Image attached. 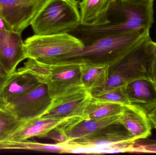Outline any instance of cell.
Instances as JSON below:
<instances>
[{"mask_svg":"<svg viewBox=\"0 0 156 155\" xmlns=\"http://www.w3.org/2000/svg\"><path fill=\"white\" fill-rule=\"evenodd\" d=\"M134 137L121 124H114L86 137L64 144L70 153L101 154L129 152Z\"/></svg>","mask_w":156,"mask_h":155,"instance_id":"cell-6","label":"cell"},{"mask_svg":"<svg viewBox=\"0 0 156 155\" xmlns=\"http://www.w3.org/2000/svg\"><path fill=\"white\" fill-rule=\"evenodd\" d=\"M147 115L152 126L156 130V106Z\"/></svg>","mask_w":156,"mask_h":155,"instance_id":"cell-27","label":"cell"},{"mask_svg":"<svg viewBox=\"0 0 156 155\" xmlns=\"http://www.w3.org/2000/svg\"><path fill=\"white\" fill-rule=\"evenodd\" d=\"M27 59L23 66L15 72L30 74L40 83L45 84L51 99L85 89L81 81V64H48L35 59Z\"/></svg>","mask_w":156,"mask_h":155,"instance_id":"cell-4","label":"cell"},{"mask_svg":"<svg viewBox=\"0 0 156 155\" xmlns=\"http://www.w3.org/2000/svg\"><path fill=\"white\" fill-rule=\"evenodd\" d=\"M120 115L97 120H86L81 117L72 118L64 126L68 141L76 140L93 134L119 122Z\"/></svg>","mask_w":156,"mask_h":155,"instance_id":"cell-15","label":"cell"},{"mask_svg":"<svg viewBox=\"0 0 156 155\" xmlns=\"http://www.w3.org/2000/svg\"><path fill=\"white\" fill-rule=\"evenodd\" d=\"M39 83L34 76L30 74L15 72L11 75L0 92V99L6 105L13 99L32 90Z\"/></svg>","mask_w":156,"mask_h":155,"instance_id":"cell-17","label":"cell"},{"mask_svg":"<svg viewBox=\"0 0 156 155\" xmlns=\"http://www.w3.org/2000/svg\"><path fill=\"white\" fill-rule=\"evenodd\" d=\"M91 96L94 98L103 102L115 103L123 106L130 104L125 92L124 86Z\"/></svg>","mask_w":156,"mask_h":155,"instance_id":"cell-22","label":"cell"},{"mask_svg":"<svg viewBox=\"0 0 156 155\" xmlns=\"http://www.w3.org/2000/svg\"><path fill=\"white\" fill-rule=\"evenodd\" d=\"M84 44L69 33L37 35H34L24 42L26 57L39 61L66 57L77 53Z\"/></svg>","mask_w":156,"mask_h":155,"instance_id":"cell-7","label":"cell"},{"mask_svg":"<svg viewBox=\"0 0 156 155\" xmlns=\"http://www.w3.org/2000/svg\"><path fill=\"white\" fill-rule=\"evenodd\" d=\"M69 121L63 124L62 125L57 126L54 129H52L48 133L46 137H48L49 139L53 140L54 142H55V143L62 144L68 142L69 138L67 135L66 134L64 128V126L68 123Z\"/></svg>","mask_w":156,"mask_h":155,"instance_id":"cell-24","label":"cell"},{"mask_svg":"<svg viewBox=\"0 0 156 155\" xmlns=\"http://www.w3.org/2000/svg\"><path fill=\"white\" fill-rule=\"evenodd\" d=\"M91 95L85 89L52 99L46 111L40 117L53 119L82 118L84 108Z\"/></svg>","mask_w":156,"mask_h":155,"instance_id":"cell-11","label":"cell"},{"mask_svg":"<svg viewBox=\"0 0 156 155\" xmlns=\"http://www.w3.org/2000/svg\"><path fill=\"white\" fill-rule=\"evenodd\" d=\"M0 108H1V109H7L6 105L1 101V99H0Z\"/></svg>","mask_w":156,"mask_h":155,"instance_id":"cell-28","label":"cell"},{"mask_svg":"<svg viewBox=\"0 0 156 155\" xmlns=\"http://www.w3.org/2000/svg\"><path fill=\"white\" fill-rule=\"evenodd\" d=\"M152 42L150 33L137 40L123 57L110 66L106 83L93 90L91 95L124 86L137 78L148 77V68L153 56Z\"/></svg>","mask_w":156,"mask_h":155,"instance_id":"cell-3","label":"cell"},{"mask_svg":"<svg viewBox=\"0 0 156 155\" xmlns=\"http://www.w3.org/2000/svg\"><path fill=\"white\" fill-rule=\"evenodd\" d=\"M138 143L135 141L130 148L129 152H141V153H156V141L147 140Z\"/></svg>","mask_w":156,"mask_h":155,"instance_id":"cell-23","label":"cell"},{"mask_svg":"<svg viewBox=\"0 0 156 155\" xmlns=\"http://www.w3.org/2000/svg\"><path fill=\"white\" fill-rule=\"evenodd\" d=\"M130 104L148 114L156 106V86L148 77L137 78L124 86Z\"/></svg>","mask_w":156,"mask_h":155,"instance_id":"cell-12","label":"cell"},{"mask_svg":"<svg viewBox=\"0 0 156 155\" xmlns=\"http://www.w3.org/2000/svg\"><path fill=\"white\" fill-rule=\"evenodd\" d=\"M123 105L100 101L91 96L83 111V119L97 120L120 115Z\"/></svg>","mask_w":156,"mask_h":155,"instance_id":"cell-19","label":"cell"},{"mask_svg":"<svg viewBox=\"0 0 156 155\" xmlns=\"http://www.w3.org/2000/svg\"><path fill=\"white\" fill-rule=\"evenodd\" d=\"M148 1H153V2H154V0H148Z\"/></svg>","mask_w":156,"mask_h":155,"instance_id":"cell-30","label":"cell"},{"mask_svg":"<svg viewBox=\"0 0 156 155\" xmlns=\"http://www.w3.org/2000/svg\"><path fill=\"white\" fill-rule=\"evenodd\" d=\"M154 22L153 1L114 0L108 11L107 23L91 27L80 25L69 33L86 45L110 35L131 32H150Z\"/></svg>","mask_w":156,"mask_h":155,"instance_id":"cell-1","label":"cell"},{"mask_svg":"<svg viewBox=\"0 0 156 155\" xmlns=\"http://www.w3.org/2000/svg\"><path fill=\"white\" fill-rule=\"evenodd\" d=\"M114 0H83L79 2L80 25L99 26L107 23V15Z\"/></svg>","mask_w":156,"mask_h":155,"instance_id":"cell-16","label":"cell"},{"mask_svg":"<svg viewBox=\"0 0 156 155\" xmlns=\"http://www.w3.org/2000/svg\"><path fill=\"white\" fill-rule=\"evenodd\" d=\"M28 150L58 153H70L64 144L42 143L28 140L2 141L0 142V150Z\"/></svg>","mask_w":156,"mask_h":155,"instance_id":"cell-20","label":"cell"},{"mask_svg":"<svg viewBox=\"0 0 156 155\" xmlns=\"http://www.w3.org/2000/svg\"><path fill=\"white\" fill-rule=\"evenodd\" d=\"M47 0H0V18L22 33L31 25Z\"/></svg>","mask_w":156,"mask_h":155,"instance_id":"cell-9","label":"cell"},{"mask_svg":"<svg viewBox=\"0 0 156 155\" xmlns=\"http://www.w3.org/2000/svg\"><path fill=\"white\" fill-rule=\"evenodd\" d=\"M47 86L40 83L26 93L16 97L6 104V108L20 121L39 117L51 104Z\"/></svg>","mask_w":156,"mask_h":155,"instance_id":"cell-8","label":"cell"},{"mask_svg":"<svg viewBox=\"0 0 156 155\" xmlns=\"http://www.w3.org/2000/svg\"><path fill=\"white\" fill-rule=\"evenodd\" d=\"M78 2H82V1H83V0H77Z\"/></svg>","mask_w":156,"mask_h":155,"instance_id":"cell-29","label":"cell"},{"mask_svg":"<svg viewBox=\"0 0 156 155\" xmlns=\"http://www.w3.org/2000/svg\"><path fill=\"white\" fill-rule=\"evenodd\" d=\"M119 122L136 140L147 138L152 134L153 126L147 114L135 106H124Z\"/></svg>","mask_w":156,"mask_h":155,"instance_id":"cell-13","label":"cell"},{"mask_svg":"<svg viewBox=\"0 0 156 155\" xmlns=\"http://www.w3.org/2000/svg\"><path fill=\"white\" fill-rule=\"evenodd\" d=\"M0 61V92L11 76Z\"/></svg>","mask_w":156,"mask_h":155,"instance_id":"cell-26","label":"cell"},{"mask_svg":"<svg viewBox=\"0 0 156 155\" xmlns=\"http://www.w3.org/2000/svg\"><path fill=\"white\" fill-rule=\"evenodd\" d=\"M69 119L60 120L39 117L23 121L20 126L4 141H22L34 137H46L49 131L62 125Z\"/></svg>","mask_w":156,"mask_h":155,"instance_id":"cell-14","label":"cell"},{"mask_svg":"<svg viewBox=\"0 0 156 155\" xmlns=\"http://www.w3.org/2000/svg\"><path fill=\"white\" fill-rule=\"evenodd\" d=\"M23 122L10 110L0 108V142L7 139Z\"/></svg>","mask_w":156,"mask_h":155,"instance_id":"cell-21","label":"cell"},{"mask_svg":"<svg viewBox=\"0 0 156 155\" xmlns=\"http://www.w3.org/2000/svg\"><path fill=\"white\" fill-rule=\"evenodd\" d=\"M109 68L107 65H81L80 79L84 89L90 93L103 86L109 77Z\"/></svg>","mask_w":156,"mask_h":155,"instance_id":"cell-18","label":"cell"},{"mask_svg":"<svg viewBox=\"0 0 156 155\" xmlns=\"http://www.w3.org/2000/svg\"><path fill=\"white\" fill-rule=\"evenodd\" d=\"M21 34L12 30L0 18V61L10 75L27 59Z\"/></svg>","mask_w":156,"mask_h":155,"instance_id":"cell-10","label":"cell"},{"mask_svg":"<svg viewBox=\"0 0 156 155\" xmlns=\"http://www.w3.org/2000/svg\"><path fill=\"white\" fill-rule=\"evenodd\" d=\"M153 56L148 71V78L156 86V42H152Z\"/></svg>","mask_w":156,"mask_h":155,"instance_id":"cell-25","label":"cell"},{"mask_svg":"<svg viewBox=\"0 0 156 155\" xmlns=\"http://www.w3.org/2000/svg\"><path fill=\"white\" fill-rule=\"evenodd\" d=\"M149 33L131 32L106 35L85 45L77 53L41 62L48 64L72 63L112 66L125 55L137 40Z\"/></svg>","mask_w":156,"mask_h":155,"instance_id":"cell-2","label":"cell"},{"mask_svg":"<svg viewBox=\"0 0 156 155\" xmlns=\"http://www.w3.org/2000/svg\"><path fill=\"white\" fill-rule=\"evenodd\" d=\"M77 0H47L31 26L34 35L70 33L80 25Z\"/></svg>","mask_w":156,"mask_h":155,"instance_id":"cell-5","label":"cell"}]
</instances>
